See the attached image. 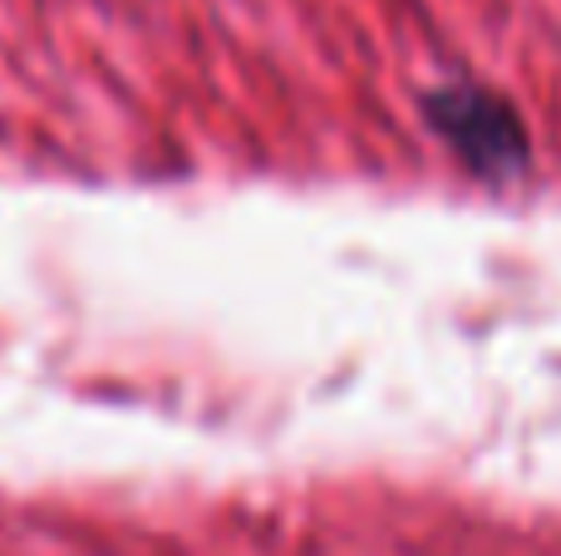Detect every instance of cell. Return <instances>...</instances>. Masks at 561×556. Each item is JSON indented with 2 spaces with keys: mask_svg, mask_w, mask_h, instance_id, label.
I'll return each mask as SVG.
<instances>
[{
  "mask_svg": "<svg viewBox=\"0 0 561 556\" xmlns=\"http://www.w3.org/2000/svg\"><path fill=\"white\" fill-rule=\"evenodd\" d=\"M434 134L483 177H517L533 158L527 128L503 94L483 84H448L424 104Z\"/></svg>",
  "mask_w": 561,
  "mask_h": 556,
  "instance_id": "cell-1",
  "label": "cell"
}]
</instances>
